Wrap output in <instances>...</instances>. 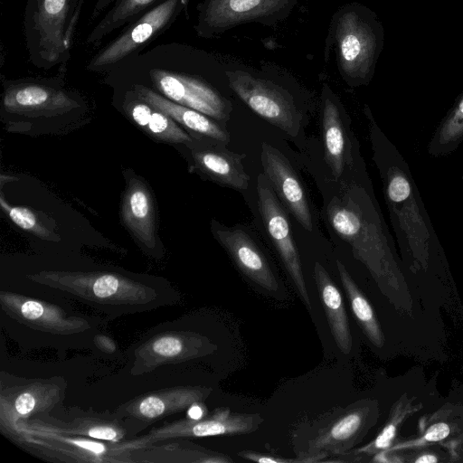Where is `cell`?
Returning <instances> with one entry per match:
<instances>
[{"mask_svg": "<svg viewBox=\"0 0 463 463\" xmlns=\"http://www.w3.org/2000/svg\"><path fill=\"white\" fill-rule=\"evenodd\" d=\"M207 54L179 43H165L145 49L109 72L129 76L180 105L216 120H228L231 102L198 70Z\"/></svg>", "mask_w": 463, "mask_h": 463, "instance_id": "1", "label": "cell"}, {"mask_svg": "<svg viewBox=\"0 0 463 463\" xmlns=\"http://www.w3.org/2000/svg\"><path fill=\"white\" fill-rule=\"evenodd\" d=\"M330 36L343 78L349 84L369 80L383 46V29L375 14L360 5L345 6L333 18Z\"/></svg>", "mask_w": 463, "mask_h": 463, "instance_id": "2", "label": "cell"}, {"mask_svg": "<svg viewBox=\"0 0 463 463\" xmlns=\"http://www.w3.org/2000/svg\"><path fill=\"white\" fill-rule=\"evenodd\" d=\"M77 5L78 0H27L23 31L34 66L49 69L70 60Z\"/></svg>", "mask_w": 463, "mask_h": 463, "instance_id": "3", "label": "cell"}, {"mask_svg": "<svg viewBox=\"0 0 463 463\" xmlns=\"http://www.w3.org/2000/svg\"><path fill=\"white\" fill-rule=\"evenodd\" d=\"M186 5L187 0H161L124 26L118 35L91 56L87 69L110 71L139 53L170 28Z\"/></svg>", "mask_w": 463, "mask_h": 463, "instance_id": "4", "label": "cell"}, {"mask_svg": "<svg viewBox=\"0 0 463 463\" xmlns=\"http://www.w3.org/2000/svg\"><path fill=\"white\" fill-rule=\"evenodd\" d=\"M298 0H203L197 5L194 30L215 37L246 23L272 25L286 18Z\"/></svg>", "mask_w": 463, "mask_h": 463, "instance_id": "5", "label": "cell"}, {"mask_svg": "<svg viewBox=\"0 0 463 463\" xmlns=\"http://www.w3.org/2000/svg\"><path fill=\"white\" fill-rule=\"evenodd\" d=\"M226 77L233 92L256 114L290 136L298 134L300 114L285 90L241 70L226 71Z\"/></svg>", "mask_w": 463, "mask_h": 463, "instance_id": "6", "label": "cell"}, {"mask_svg": "<svg viewBox=\"0 0 463 463\" xmlns=\"http://www.w3.org/2000/svg\"><path fill=\"white\" fill-rule=\"evenodd\" d=\"M377 405L361 401L349 407L307 442L300 462H322L328 456H342L358 443L377 420Z\"/></svg>", "mask_w": 463, "mask_h": 463, "instance_id": "7", "label": "cell"}, {"mask_svg": "<svg viewBox=\"0 0 463 463\" xmlns=\"http://www.w3.org/2000/svg\"><path fill=\"white\" fill-rule=\"evenodd\" d=\"M257 195L259 211L266 231L302 301L310 311L311 301L288 217L264 174H260L257 178Z\"/></svg>", "mask_w": 463, "mask_h": 463, "instance_id": "8", "label": "cell"}, {"mask_svg": "<svg viewBox=\"0 0 463 463\" xmlns=\"http://www.w3.org/2000/svg\"><path fill=\"white\" fill-rule=\"evenodd\" d=\"M260 160L264 175L280 202L301 226L313 232V219L306 190L287 157L271 145L261 144Z\"/></svg>", "mask_w": 463, "mask_h": 463, "instance_id": "9", "label": "cell"}, {"mask_svg": "<svg viewBox=\"0 0 463 463\" xmlns=\"http://www.w3.org/2000/svg\"><path fill=\"white\" fill-rule=\"evenodd\" d=\"M212 231L238 269L249 279L269 292L279 290L278 279L267 259L245 231L226 227L216 221L213 222Z\"/></svg>", "mask_w": 463, "mask_h": 463, "instance_id": "10", "label": "cell"}, {"mask_svg": "<svg viewBox=\"0 0 463 463\" xmlns=\"http://www.w3.org/2000/svg\"><path fill=\"white\" fill-rule=\"evenodd\" d=\"M130 90L144 101L165 113L185 128L224 146L230 142L229 132L212 120L209 116L175 103L142 84L131 83Z\"/></svg>", "mask_w": 463, "mask_h": 463, "instance_id": "11", "label": "cell"}, {"mask_svg": "<svg viewBox=\"0 0 463 463\" xmlns=\"http://www.w3.org/2000/svg\"><path fill=\"white\" fill-rule=\"evenodd\" d=\"M262 422L263 418L258 413L233 412L224 407L215 410L210 417L180 422L170 433L190 437L246 434L255 431Z\"/></svg>", "mask_w": 463, "mask_h": 463, "instance_id": "12", "label": "cell"}, {"mask_svg": "<svg viewBox=\"0 0 463 463\" xmlns=\"http://www.w3.org/2000/svg\"><path fill=\"white\" fill-rule=\"evenodd\" d=\"M161 0H96L90 23L102 17L91 28L85 43L98 47L108 35L136 20Z\"/></svg>", "mask_w": 463, "mask_h": 463, "instance_id": "13", "label": "cell"}, {"mask_svg": "<svg viewBox=\"0 0 463 463\" xmlns=\"http://www.w3.org/2000/svg\"><path fill=\"white\" fill-rule=\"evenodd\" d=\"M193 156L198 168L213 181L238 191L248 189L250 176L243 165L244 154L220 145L195 150Z\"/></svg>", "mask_w": 463, "mask_h": 463, "instance_id": "14", "label": "cell"}, {"mask_svg": "<svg viewBox=\"0 0 463 463\" xmlns=\"http://www.w3.org/2000/svg\"><path fill=\"white\" fill-rule=\"evenodd\" d=\"M314 279L334 340L339 350L348 354L353 347V337L341 292L317 261L314 266Z\"/></svg>", "mask_w": 463, "mask_h": 463, "instance_id": "15", "label": "cell"}, {"mask_svg": "<svg viewBox=\"0 0 463 463\" xmlns=\"http://www.w3.org/2000/svg\"><path fill=\"white\" fill-rule=\"evenodd\" d=\"M322 132L326 160L334 177L338 179L347 164V140L339 108L326 87L324 90Z\"/></svg>", "mask_w": 463, "mask_h": 463, "instance_id": "16", "label": "cell"}, {"mask_svg": "<svg viewBox=\"0 0 463 463\" xmlns=\"http://www.w3.org/2000/svg\"><path fill=\"white\" fill-rule=\"evenodd\" d=\"M125 223L147 246L155 243L154 209L150 194L138 180L129 184L122 207Z\"/></svg>", "mask_w": 463, "mask_h": 463, "instance_id": "17", "label": "cell"}, {"mask_svg": "<svg viewBox=\"0 0 463 463\" xmlns=\"http://www.w3.org/2000/svg\"><path fill=\"white\" fill-rule=\"evenodd\" d=\"M5 106L13 109H36L63 107L71 103L61 90L45 83L26 80L14 82L5 90Z\"/></svg>", "mask_w": 463, "mask_h": 463, "instance_id": "18", "label": "cell"}, {"mask_svg": "<svg viewBox=\"0 0 463 463\" xmlns=\"http://www.w3.org/2000/svg\"><path fill=\"white\" fill-rule=\"evenodd\" d=\"M336 267L356 321L371 343L377 347H382L384 337L369 301L339 260H336Z\"/></svg>", "mask_w": 463, "mask_h": 463, "instance_id": "19", "label": "cell"}, {"mask_svg": "<svg viewBox=\"0 0 463 463\" xmlns=\"http://www.w3.org/2000/svg\"><path fill=\"white\" fill-rule=\"evenodd\" d=\"M136 96L137 100L134 102L131 108V116L137 125L146 128L150 133L163 140L170 142L192 141L187 133L179 128L171 117L155 109L137 94Z\"/></svg>", "mask_w": 463, "mask_h": 463, "instance_id": "20", "label": "cell"}, {"mask_svg": "<svg viewBox=\"0 0 463 463\" xmlns=\"http://www.w3.org/2000/svg\"><path fill=\"white\" fill-rule=\"evenodd\" d=\"M81 279H75L84 282L87 281L88 287L95 298L109 300L121 297L125 292H130L132 282L114 274H99L79 277Z\"/></svg>", "mask_w": 463, "mask_h": 463, "instance_id": "21", "label": "cell"}, {"mask_svg": "<svg viewBox=\"0 0 463 463\" xmlns=\"http://www.w3.org/2000/svg\"><path fill=\"white\" fill-rule=\"evenodd\" d=\"M408 411H410V410H408V405L402 404L401 401L398 406H396L392 411L388 422L381 430L379 435L372 442L354 450L352 455H370L388 449L396 434L400 422L406 416Z\"/></svg>", "mask_w": 463, "mask_h": 463, "instance_id": "22", "label": "cell"}, {"mask_svg": "<svg viewBox=\"0 0 463 463\" xmlns=\"http://www.w3.org/2000/svg\"><path fill=\"white\" fill-rule=\"evenodd\" d=\"M11 220L24 230L30 231L38 236L46 238L47 231L38 222L35 214L25 207H6Z\"/></svg>", "mask_w": 463, "mask_h": 463, "instance_id": "23", "label": "cell"}, {"mask_svg": "<svg viewBox=\"0 0 463 463\" xmlns=\"http://www.w3.org/2000/svg\"><path fill=\"white\" fill-rule=\"evenodd\" d=\"M450 433L449 425L445 422H437L427 430L426 433L412 441H407L393 446L392 449L386 450H398L410 448H417L432 442L440 441L446 439Z\"/></svg>", "mask_w": 463, "mask_h": 463, "instance_id": "24", "label": "cell"}, {"mask_svg": "<svg viewBox=\"0 0 463 463\" xmlns=\"http://www.w3.org/2000/svg\"><path fill=\"white\" fill-rule=\"evenodd\" d=\"M165 402L158 396H147L138 403V413L146 419H155L165 411Z\"/></svg>", "mask_w": 463, "mask_h": 463, "instance_id": "25", "label": "cell"}, {"mask_svg": "<svg viewBox=\"0 0 463 463\" xmlns=\"http://www.w3.org/2000/svg\"><path fill=\"white\" fill-rule=\"evenodd\" d=\"M463 132V98L460 99L453 117L448 121L443 131L442 140L457 138Z\"/></svg>", "mask_w": 463, "mask_h": 463, "instance_id": "26", "label": "cell"}, {"mask_svg": "<svg viewBox=\"0 0 463 463\" xmlns=\"http://www.w3.org/2000/svg\"><path fill=\"white\" fill-rule=\"evenodd\" d=\"M411 191L410 183L402 175H395L389 182L388 195L394 203L405 201L410 196Z\"/></svg>", "mask_w": 463, "mask_h": 463, "instance_id": "27", "label": "cell"}, {"mask_svg": "<svg viewBox=\"0 0 463 463\" xmlns=\"http://www.w3.org/2000/svg\"><path fill=\"white\" fill-rule=\"evenodd\" d=\"M239 456L254 462L260 463H292L300 462L299 458H285L280 456L263 454L253 451H242L239 453Z\"/></svg>", "mask_w": 463, "mask_h": 463, "instance_id": "28", "label": "cell"}, {"mask_svg": "<svg viewBox=\"0 0 463 463\" xmlns=\"http://www.w3.org/2000/svg\"><path fill=\"white\" fill-rule=\"evenodd\" d=\"M36 403L37 402L35 397L32 392H22L17 396L14 403V411H15V415H28L34 410Z\"/></svg>", "mask_w": 463, "mask_h": 463, "instance_id": "29", "label": "cell"}, {"mask_svg": "<svg viewBox=\"0 0 463 463\" xmlns=\"http://www.w3.org/2000/svg\"><path fill=\"white\" fill-rule=\"evenodd\" d=\"M204 415L203 408L196 402L191 404V407L188 410L187 416L190 420H198L203 419Z\"/></svg>", "mask_w": 463, "mask_h": 463, "instance_id": "30", "label": "cell"}, {"mask_svg": "<svg viewBox=\"0 0 463 463\" xmlns=\"http://www.w3.org/2000/svg\"><path fill=\"white\" fill-rule=\"evenodd\" d=\"M438 461V458L433 454H422L414 459L416 463H436Z\"/></svg>", "mask_w": 463, "mask_h": 463, "instance_id": "31", "label": "cell"}, {"mask_svg": "<svg viewBox=\"0 0 463 463\" xmlns=\"http://www.w3.org/2000/svg\"><path fill=\"white\" fill-rule=\"evenodd\" d=\"M84 2H85V0H78V5H77L76 11H75L74 21H73L74 31H76Z\"/></svg>", "mask_w": 463, "mask_h": 463, "instance_id": "32", "label": "cell"}]
</instances>
